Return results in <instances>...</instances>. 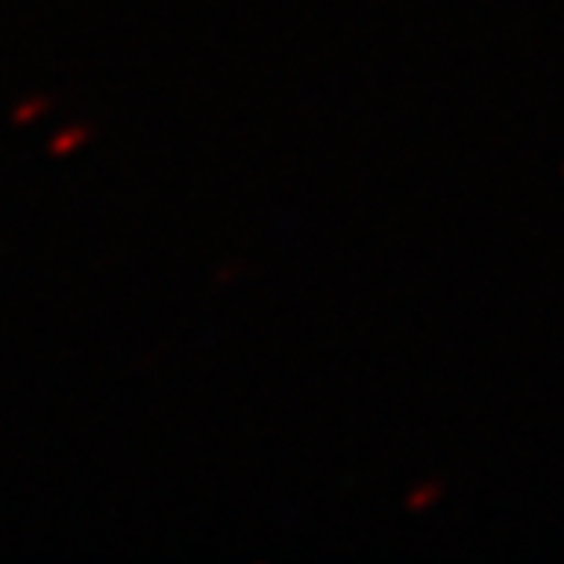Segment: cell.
I'll use <instances>...</instances> for the list:
<instances>
[{
	"label": "cell",
	"mask_w": 564,
	"mask_h": 564,
	"mask_svg": "<svg viewBox=\"0 0 564 564\" xmlns=\"http://www.w3.org/2000/svg\"><path fill=\"white\" fill-rule=\"evenodd\" d=\"M88 140H93V126H85V121H74V126H63L59 132H52V137H48V154L70 158V154L82 151Z\"/></svg>",
	"instance_id": "obj_1"
},
{
	"label": "cell",
	"mask_w": 564,
	"mask_h": 564,
	"mask_svg": "<svg viewBox=\"0 0 564 564\" xmlns=\"http://www.w3.org/2000/svg\"><path fill=\"white\" fill-rule=\"evenodd\" d=\"M48 99H41V96H30V99H22V104L11 110V121H15V126H33V121L37 118H44L48 115Z\"/></svg>",
	"instance_id": "obj_2"
},
{
	"label": "cell",
	"mask_w": 564,
	"mask_h": 564,
	"mask_svg": "<svg viewBox=\"0 0 564 564\" xmlns=\"http://www.w3.org/2000/svg\"><path fill=\"white\" fill-rule=\"evenodd\" d=\"M436 495H440V484H425V488H414L411 491L408 506H411V510H429V502H433Z\"/></svg>",
	"instance_id": "obj_3"
}]
</instances>
